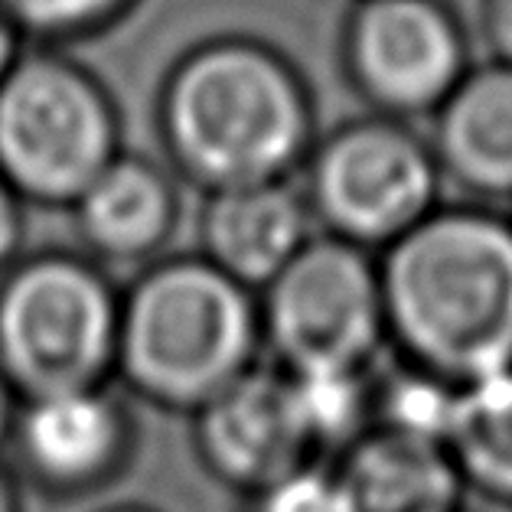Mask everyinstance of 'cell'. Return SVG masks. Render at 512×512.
<instances>
[{
	"label": "cell",
	"instance_id": "1",
	"mask_svg": "<svg viewBox=\"0 0 512 512\" xmlns=\"http://www.w3.org/2000/svg\"><path fill=\"white\" fill-rule=\"evenodd\" d=\"M398 362L457 389L512 372V212L437 206L379 255Z\"/></svg>",
	"mask_w": 512,
	"mask_h": 512
},
{
	"label": "cell",
	"instance_id": "2",
	"mask_svg": "<svg viewBox=\"0 0 512 512\" xmlns=\"http://www.w3.org/2000/svg\"><path fill=\"white\" fill-rule=\"evenodd\" d=\"M157 124L170 173L206 196L291 180L317 144L310 85L245 36L190 49L160 89Z\"/></svg>",
	"mask_w": 512,
	"mask_h": 512
},
{
	"label": "cell",
	"instance_id": "3",
	"mask_svg": "<svg viewBox=\"0 0 512 512\" xmlns=\"http://www.w3.org/2000/svg\"><path fill=\"white\" fill-rule=\"evenodd\" d=\"M258 294L203 255L160 258L121 294L115 372L128 392L196 415L258 366Z\"/></svg>",
	"mask_w": 512,
	"mask_h": 512
},
{
	"label": "cell",
	"instance_id": "4",
	"mask_svg": "<svg viewBox=\"0 0 512 512\" xmlns=\"http://www.w3.org/2000/svg\"><path fill=\"white\" fill-rule=\"evenodd\" d=\"M121 291L89 255L43 252L0 278V376L20 402L108 385Z\"/></svg>",
	"mask_w": 512,
	"mask_h": 512
},
{
	"label": "cell",
	"instance_id": "5",
	"mask_svg": "<svg viewBox=\"0 0 512 512\" xmlns=\"http://www.w3.org/2000/svg\"><path fill=\"white\" fill-rule=\"evenodd\" d=\"M118 154L105 85L59 49H23L0 79V180L20 203L72 209Z\"/></svg>",
	"mask_w": 512,
	"mask_h": 512
},
{
	"label": "cell",
	"instance_id": "6",
	"mask_svg": "<svg viewBox=\"0 0 512 512\" xmlns=\"http://www.w3.org/2000/svg\"><path fill=\"white\" fill-rule=\"evenodd\" d=\"M444 177L408 121L362 115L320 137L304 164V199L330 239L382 255L441 206Z\"/></svg>",
	"mask_w": 512,
	"mask_h": 512
},
{
	"label": "cell",
	"instance_id": "7",
	"mask_svg": "<svg viewBox=\"0 0 512 512\" xmlns=\"http://www.w3.org/2000/svg\"><path fill=\"white\" fill-rule=\"evenodd\" d=\"M261 343L287 376L359 372L385 336L379 255L317 232L258 297Z\"/></svg>",
	"mask_w": 512,
	"mask_h": 512
},
{
	"label": "cell",
	"instance_id": "8",
	"mask_svg": "<svg viewBox=\"0 0 512 512\" xmlns=\"http://www.w3.org/2000/svg\"><path fill=\"white\" fill-rule=\"evenodd\" d=\"M343 72L369 115L434 118L473 69L470 33L447 0H349Z\"/></svg>",
	"mask_w": 512,
	"mask_h": 512
},
{
	"label": "cell",
	"instance_id": "9",
	"mask_svg": "<svg viewBox=\"0 0 512 512\" xmlns=\"http://www.w3.org/2000/svg\"><path fill=\"white\" fill-rule=\"evenodd\" d=\"M128 405L102 385L20 402L10 447L17 467L49 496H89L111 486L134 457Z\"/></svg>",
	"mask_w": 512,
	"mask_h": 512
},
{
	"label": "cell",
	"instance_id": "10",
	"mask_svg": "<svg viewBox=\"0 0 512 512\" xmlns=\"http://www.w3.org/2000/svg\"><path fill=\"white\" fill-rule=\"evenodd\" d=\"M193 441L203 467L245 496L314 464L291 376L255 366L193 415Z\"/></svg>",
	"mask_w": 512,
	"mask_h": 512
},
{
	"label": "cell",
	"instance_id": "11",
	"mask_svg": "<svg viewBox=\"0 0 512 512\" xmlns=\"http://www.w3.org/2000/svg\"><path fill=\"white\" fill-rule=\"evenodd\" d=\"M307 199L291 180L206 196L199 248L209 265L261 294L314 239Z\"/></svg>",
	"mask_w": 512,
	"mask_h": 512
},
{
	"label": "cell",
	"instance_id": "12",
	"mask_svg": "<svg viewBox=\"0 0 512 512\" xmlns=\"http://www.w3.org/2000/svg\"><path fill=\"white\" fill-rule=\"evenodd\" d=\"M69 212L92 261L147 268L177 232V177L164 164L121 151Z\"/></svg>",
	"mask_w": 512,
	"mask_h": 512
},
{
	"label": "cell",
	"instance_id": "13",
	"mask_svg": "<svg viewBox=\"0 0 512 512\" xmlns=\"http://www.w3.org/2000/svg\"><path fill=\"white\" fill-rule=\"evenodd\" d=\"M428 144L444 183L473 203H512V69L473 66L434 111Z\"/></svg>",
	"mask_w": 512,
	"mask_h": 512
},
{
	"label": "cell",
	"instance_id": "14",
	"mask_svg": "<svg viewBox=\"0 0 512 512\" xmlns=\"http://www.w3.org/2000/svg\"><path fill=\"white\" fill-rule=\"evenodd\" d=\"M356 512H460L467 490L441 444L372 428L336 460Z\"/></svg>",
	"mask_w": 512,
	"mask_h": 512
},
{
	"label": "cell",
	"instance_id": "15",
	"mask_svg": "<svg viewBox=\"0 0 512 512\" xmlns=\"http://www.w3.org/2000/svg\"><path fill=\"white\" fill-rule=\"evenodd\" d=\"M444 451L467 496L512 509V372L460 389Z\"/></svg>",
	"mask_w": 512,
	"mask_h": 512
},
{
	"label": "cell",
	"instance_id": "16",
	"mask_svg": "<svg viewBox=\"0 0 512 512\" xmlns=\"http://www.w3.org/2000/svg\"><path fill=\"white\" fill-rule=\"evenodd\" d=\"M372 369L291 376L297 408L317 460L336 464L372 431Z\"/></svg>",
	"mask_w": 512,
	"mask_h": 512
},
{
	"label": "cell",
	"instance_id": "17",
	"mask_svg": "<svg viewBox=\"0 0 512 512\" xmlns=\"http://www.w3.org/2000/svg\"><path fill=\"white\" fill-rule=\"evenodd\" d=\"M457 398V385L398 362L392 372L372 379V428L444 447Z\"/></svg>",
	"mask_w": 512,
	"mask_h": 512
},
{
	"label": "cell",
	"instance_id": "18",
	"mask_svg": "<svg viewBox=\"0 0 512 512\" xmlns=\"http://www.w3.org/2000/svg\"><path fill=\"white\" fill-rule=\"evenodd\" d=\"M134 4L137 0H0V14L23 40L53 49L105 33Z\"/></svg>",
	"mask_w": 512,
	"mask_h": 512
},
{
	"label": "cell",
	"instance_id": "19",
	"mask_svg": "<svg viewBox=\"0 0 512 512\" xmlns=\"http://www.w3.org/2000/svg\"><path fill=\"white\" fill-rule=\"evenodd\" d=\"M248 512H356L336 464L314 460L248 496Z\"/></svg>",
	"mask_w": 512,
	"mask_h": 512
},
{
	"label": "cell",
	"instance_id": "20",
	"mask_svg": "<svg viewBox=\"0 0 512 512\" xmlns=\"http://www.w3.org/2000/svg\"><path fill=\"white\" fill-rule=\"evenodd\" d=\"M477 33L490 62L512 69V0H480Z\"/></svg>",
	"mask_w": 512,
	"mask_h": 512
},
{
	"label": "cell",
	"instance_id": "21",
	"mask_svg": "<svg viewBox=\"0 0 512 512\" xmlns=\"http://www.w3.org/2000/svg\"><path fill=\"white\" fill-rule=\"evenodd\" d=\"M23 232H27L23 203L17 199V193L0 180V268H10L17 261V252L23 245Z\"/></svg>",
	"mask_w": 512,
	"mask_h": 512
},
{
	"label": "cell",
	"instance_id": "22",
	"mask_svg": "<svg viewBox=\"0 0 512 512\" xmlns=\"http://www.w3.org/2000/svg\"><path fill=\"white\" fill-rule=\"evenodd\" d=\"M23 56V36L10 27V20L0 14V79L14 69V62Z\"/></svg>",
	"mask_w": 512,
	"mask_h": 512
},
{
	"label": "cell",
	"instance_id": "23",
	"mask_svg": "<svg viewBox=\"0 0 512 512\" xmlns=\"http://www.w3.org/2000/svg\"><path fill=\"white\" fill-rule=\"evenodd\" d=\"M17 411H20V398L4 382V376H0V447H4L10 441V434H14Z\"/></svg>",
	"mask_w": 512,
	"mask_h": 512
},
{
	"label": "cell",
	"instance_id": "24",
	"mask_svg": "<svg viewBox=\"0 0 512 512\" xmlns=\"http://www.w3.org/2000/svg\"><path fill=\"white\" fill-rule=\"evenodd\" d=\"M0 512H23L17 480H14V473L7 470L4 460H0Z\"/></svg>",
	"mask_w": 512,
	"mask_h": 512
},
{
	"label": "cell",
	"instance_id": "25",
	"mask_svg": "<svg viewBox=\"0 0 512 512\" xmlns=\"http://www.w3.org/2000/svg\"><path fill=\"white\" fill-rule=\"evenodd\" d=\"M105 512H151V509H141V506H118V509H105Z\"/></svg>",
	"mask_w": 512,
	"mask_h": 512
},
{
	"label": "cell",
	"instance_id": "26",
	"mask_svg": "<svg viewBox=\"0 0 512 512\" xmlns=\"http://www.w3.org/2000/svg\"><path fill=\"white\" fill-rule=\"evenodd\" d=\"M460 512H477V509H470V506H467V509H460Z\"/></svg>",
	"mask_w": 512,
	"mask_h": 512
}]
</instances>
